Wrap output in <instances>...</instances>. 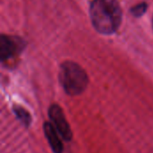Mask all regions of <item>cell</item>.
<instances>
[{"label": "cell", "instance_id": "4", "mask_svg": "<svg viewBox=\"0 0 153 153\" xmlns=\"http://www.w3.org/2000/svg\"><path fill=\"white\" fill-rule=\"evenodd\" d=\"M25 46V42L17 37L1 35L0 38V60L4 62L20 53Z\"/></svg>", "mask_w": 153, "mask_h": 153}, {"label": "cell", "instance_id": "2", "mask_svg": "<svg viewBox=\"0 0 153 153\" xmlns=\"http://www.w3.org/2000/svg\"><path fill=\"white\" fill-rule=\"evenodd\" d=\"M59 81L65 91L70 96L82 94L89 82L86 72L81 65L72 61H65L61 65Z\"/></svg>", "mask_w": 153, "mask_h": 153}, {"label": "cell", "instance_id": "3", "mask_svg": "<svg viewBox=\"0 0 153 153\" xmlns=\"http://www.w3.org/2000/svg\"><path fill=\"white\" fill-rule=\"evenodd\" d=\"M48 117L60 136L65 142H70L73 138L72 130L61 107L57 104H52L48 108Z\"/></svg>", "mask_w": 153, "mask_h": 153}, {"label": "cell", "instance_id": "7", "mask_svg": "<svg viewBox=\"0 0 153 153\" xmlns=\"http://www.w3.org/2000/svg\"><path fill=\"white\" fill-rule=\"evenodd\" d=\"M147 4L146 3H140L138 4H136L135 6H134L131 9V13L135 17H141L142 15H143L147 10Z\"/></svg>", "mask_w": 153, "mask_h": 153}, {"label": "cell", "instance_id": "5", "mask_svg": "<svg viewBox=\"0 0 153 153\" xmlns=\"http://www.w3.org/2000/svg\"><path fill=\"white\" fill-rule=\"evenodd\" d=\"M43 130L45 133V136L53 151L54 153H63L64 148L63 143L60 140L59 134L50 122H45L43 126Z\"/></svg>", "mask_w": 153, "mask_h": 153}, {"label": "cell", "instance_id": "1", "mask_svg": "<svg viewBox=\"0 0 153 153\" xmlns=\"http://www.w3.org/2000/svg\"><path fill=\"white\" fill-rule=\"evenodd\" d=\"M90 16L94 28L101 34L115 33L122 22V10L117 0H93Z\"/></svg>", "mask_w": 153, "mask_h": 153}, {"label": "cell", "instance_id": "8", "mask_svg": "<svg viewBox=\"0 0 153 153\" xmlns=\"http://www.w3.org/2000/svg\"><path fill=\"white\" fill-rule=\"evenodd\" d=\"M152 26H153V20H152Z\"/></svg>", "mask_w": 153, "mask_h": 153}, {"label": "cell", "instance_id": "6", "mask_svg": "<svg viewBox=\"0 0 153 153\" xmlns=\"http://www.w3.org/2000/svg\"><path fill=\"white\" fill-rule=\"evenodd\" d=\"M13 109V113L15 114L16 117L21 121V123L26 127H29L31 123L30 114L24 108L19 105H14Z\"/></svg>", "mask_w": 153, "mask_h": 153}]
</instances>
